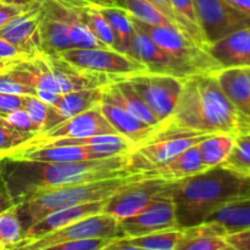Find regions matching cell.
<instances>
[{
	"mask_svg": "<svg viewBox=\"0 0 250 250\" xmlns=\"http://www.w3.org/2000/svg\"><path fill=\"white\" fill-rule=\"evenodd\" d=\"M127 155L73 163H43L14 156L0 159V180L16 205L34 193L131 175Z\"/></svg>",
	"mask_w": 250,
	"mask_h": 250,
	"instance_id": "cell-1",
	"label": "cell"
},
{
	"mask_svg": "<svg viewBox=\"0 0 250 250\" xmlns=\"http://www.w3.org/2000/svg\"><path fill=\"white\" fill-rule=\"evenodd\" d=\"M159 127L237 136L239 119L216 75L197 73L183 80L182 90L172 114Z\"/></svg>",
	"mask_w": 250,
	"mask_h": 250,
	"instance_id": "cell-2",
	"label": "cell"
},
{
	"mask_svg": "<svg viewBox=\"0 0 250 250\" xmlns=\"http://www.w3.org/2000/svg\"><path fill=\"white\" fill-rule=\"evenodd\" d=\"M171 195L178 226H194L220 208L250 198V176L219 165L173 181Z\"/></svg>",
	"mask_w": 250,
	"mask_h": 250,
	"instance_id": "cell-3",
	"label": "cell"
},
{
	"mask_svg": "<svg viewBox=\"0 0 250 250\" xmlns=\"http://www.w3.org/2000/svg\"><path fill=\"white\" fill-rule=\"evenodd\" d=\"M139 178H142L139 173H131L120 177L53 188V189L34 193L22 203L16 204L17 214L21 220L23 232L55 210L83 204V203L106 200L120 188Z\"/></svg>",
	"mask_w": 250,
	"mask_h": 250,
	"instance_id": "cell-4",
	"label": "cell"
},
{
	"mask_svg": "<svg viewBox=\"0 0 250 250\" xmlns=\"http://www.w3.org/2000/svg\"><path fill=\"white\" fill-rule=\"evenodd\" d=\"M209 136L211 134L158 127L153 136L127 154V172L142 173L163 165L189 146L199 144Z\"/></svg>",
	"mask_w": 250,
	"mask_h": 250,
	"instance_id": "cell-5",
	"label": "cell"
},
{
	"mask_svg": "<svg viewBox=\"0 0 250 250\" xmlns=\"http://www.w3.org/2000/svg\"><path fill=\"white\" fill-rule=\"evenodd\" d=\"M131 20L136 28L148 34L161 49L190 66L198 73H216L222 70L221 65L207 48L198 45L194 41L173 26H154L144 23L132 16Z\"/></svg>",
	"mask_w": 250,
	"mask_h": 250,
	"instance_id": "cell-6",
	"label": "cell"
},
{
	"mask_svg": "<svg viewBox=\"0 0 250 250\" xmlns=\"http://www.w3.org/2000/svg\"><path fill=\"white\" fill-rule=\"evenodd\" d=\"M119 219L102 211L72 222L68 226L45 234L36 241L23 246V250H49L54 246L65 242L89 238H122Z\"/></svg>",
	"mask_w": 250,
	"mask_h": 250,
	"instance_id": "cell-7",
	"label": "cell"
},
{
	"mask_svg": "<svg viewBox=\"0 0 250 250\" xmlns=\"http://www.w3.org/2000/svg\"><path fill=\"white\" fill-rule=\"evenodd\" d=\"M56 55L78 67L112 76L116 80L146 72V66L139 61L115 49L71 48Z\"/></svg>",
	"mask_w": 250,
	"mask_h": 250,
	"instance_id": "cell-8",
	"label": "cell"
},
{
	"mask_svg": "<svg viewBox=\"0 0 250 250\" xmlns=\"http://www.w3.org/2000/svg\"><path fill=\"white\" fill-rule=\"evenodd\" d=\"M160 124L172 114L182 90L183 80L161 73L142 72L126 77Z\"/></svg>",
	"mask_w": 250,
	"mask_h": 250,
	"instance_id": "cell-9",
	"label": "cell"
},
{
	"mask_svg": "<svg viewBox=\"0 0 250 250\" xmlns=\"http://www.w3.org/2000/svg\"><path fill=\"white\" fill-rule=\"evenodd\" d=\"M195 14L208 46L224 37L249 28L250 17L226 0H193Z\"/></svg>",
	"mask_w": 250,
	"mask_h": 250,
	"instance_id": "cell-10",
	"label": "cell"
},
{
	"mask_svg": "<svg viewBox=\"0 0 250 250\" xmlns=\"http://www.w3.org/2000/svg\"><path fill=\"white\" fill-rule=\"evenodd\" d=\"M171 183L159 178H139L107 198L104 211L119 220L131 216L155 202L170 188Z\"/></svg>",
	"mask_w": 250,
	"mask_h": 250,
	"instance_id": "cell-11",
	"label": "cell"
},
{
	"mask_svg": "<svg viewBox=\"0 0 250 250\" xmlns=\"http://www.w3.org/2000/svg\"><path fill=\"white\" fill-rule=\"evenodd\" d=\"M170 188L149 207L131 216L120 219V229L124 237H139L154 232L181 229L176 217L175 203Z\"/></svg>",
	"mask_w": 250,
	"mask_h": 250,
	"instance_id": "cell-12",
	"label": "cell"
},
{
	"mask_svg": "<svg viewBox=\"0 0 250 250\" xmlns=\"http://www.w3.org/2000/svg\"><path fill=\"white\" fill-rule=\"evenodd\" d=\"M102 134H119L102 114L99 104L81 114L65 120L54 128L41 132L34 136L24 149L42 146L49 142L62 138H82V137L102 136Z\"/></svg>",
	"mask_w": 250,
	"mask_h": 250,
	"instance_id": "cell-13",
	"label": "cell"
},
{
	"mask_svg": "<svg viewBox=\"0 0 250 250\" xmlns=\"http://www.w3.org/2000/svg\"><path fill=\"white\" fill-rule=\"evenodd\" d=\"M131 56L146 66L148 72L173 76L181 80L198 73L190 66L186 65L185 62L166 53L148 34L136 27H134Z\"/></svg>",
	"mask_w": 250,
	"mask_h": 250,
	"instance_id": "cell-14",
	"label": "cell"
},
{
	"mask_svg": "<svg viewBox=\"0 0 250 250\" xmlns=\"http://www.w3.org/2000/svg\"><path fill=\"white\" fill-rule=\"evenodd\" d=\"M38 9L43 53L58 54L73 48L70 29L61 14L60 0H39Z\"/></svg>",
	"mask_w": 250,
	"mask_h": 250,
	"instance_id": "cell-15",
	"label": "cell"
},
{
	"mask_svg": "<svg viewBox=\"0 0 250 250\" xmlns=\"http://www.w3.org/2000/svg\"><path fill=\"white\" fill-rule=\"evenodd\" d=\"M239 119V134L250 132V66L222 68L215 73Z\"/></svg>",
	"mask_w": 250,
	"mask_h": 250,
	"instance_id": "cell-16",
	"label": "cell"
},
{
	"mask_svg": "<svg viewBox=\"0 0 250 250\" xmlns=\"http://www.w3.org/2000/svg\"><path fill=\"white\" fill-rule=\"evenodd\" d=\"M46 56H48L54 78L58 83L60 94H66V93L75 92V90L104 87L110 82L117 81L112 76L85 70V68L72 65V63L62 60L56 54H46Z\"/></svg>",
	"mask_w": 250,
	"mask_h": 250,
	"instance_id": "cell-17",
	"label": "cell"
},
{
	"mask_svg": "<svg viewBox=\"0 0 250 250\" xmlns=\"http://www.w3.org/2000/svg\"><path fill=\"white\" fill-rule=\"evenodd\" d=\"M105 202L106 200L83 203V204L62 208V209L50 212V214L44 216L43 219L37 221L36 224H33L24 231L23 241H22L19 249H22L26 244L31 243V242L36 241V239L41 238V237L45 236V234L51 233V232L58 231V229H62V227L68 226L72 222L78 221V220L83 219V217L104 211Z\"/></svg>",
	"mask_w": 250,
	"mask_h": 250,
	"instance_id": "cell-18",
	"label": "cell"
},
{
	"mask_svg": "<svg viewBox=\"0 0 250 250\" xmlns=\"http://www.w3.org/2000/svg\"><path fill=\"white\" fill-rule=\"evenodd\" d=\"M39 9L38 2L20 14L14 20L0 28V38L11 42L34 56L38 53H43V46L39 31Z\"/></svg>",
	"mask_w": 250,
	"mask_h": 250,
	"instance_id": "cell-19",
	"label": "cell"
},
{
	"mask_svg": "<svg viewBox=\"0 0 250 250\" xmlns=\"http://www.w3.org/2000/svg\"><path fill=\"white\" fill-rule=\"evenodd\" d=\"M102 102L110 103V104L121 107L125 111L129 112L149 126L159 127L160 125L155 115L146 106L144 100L137 94V92L126 78H120L104 85Z\"/></svg>",
	"mask_w": 250,
	"mask_h": 250,
	"instance_id": "cell-20",
	"label": "cell"
},
{
	"mask_svg": "<svg viewBox=\"0 0 250 250\" xmlns=\"http://www.w3.org/2000/svg\"><path fill=\"white\" fill-rule=\"evenodd\" d=\"M102 98L103 87L75 90V92L62 94L58 104L55 106H50L49 109L48 117H46V121L41 132L49 131L65 120L100 104Z\"/></svg>",
	"mask_w": 250,
	"mask_h": 250,
	"instance_id": "cell-21",
	"label": "cell"
},
{
	"mask_svg": "<svg viewBox=\"0 0 250 250\" xmlns=\"http://www.w3.org/2000/svg\"><path fill=\"white\" fill-rule=\"evenodd\" d=\"M222 68L250 66V27L239 29L208 46Z\"/></svg>",
	"mask_w": 250,
	"mask_h": 250,
	"instance_id": "cell-22",
	"label": "cell"
},
{
	"mask_svg": "<svg viewBox=\"0 0 250 250\" xmlns=\"http://www.w3.org/2000/svg\"><path fill=\"white\" fill-rule=\"evenodd\" d=\"M208 170L203 165L199 156V149L197 146H189L188 149L183 150L182 153L177 154L170 159L168 161L164 163L163 165L156 166L151 170L144 171L139 173L142 178H159L165 181H180L183 178L190 177V176L198 175Z\"/></svg>",
	"mask_w": 250,
	"mask_h": 250,
	"instance_id": "cell-23",
	"label": "cell"
},
{
	"mask_svg": "<svg viewBox=\"0 0 250 250\" xmlns=\"http://www.w3.org/2000/svg\"><path fill=\"white\" fill-rule=\"evenodd\" d=\"M226 234L224 226L209 220L194 226L183 227L177 250H231L225 238Z\"/></svg>",
	"mask_w": 250,
	"mask_h": 250,
	"instance_id": "cell-24",
	"label": "cell"
},
{
	"mask_svg": "<svg viewBox=\"0 0 250 250\" xmlns=\"http://www.w3.org/2000/svg\"><path fill=\"white\" fill-rule=\"evenodd\" d=\"M99 106L102 110V114L106 117V120L116 129L117 133L128 139L133 144V149L141 143H143L149 137L153 136L158 129V127L144 124L141 120H138L133 115L125 111L124 109L116 106V105L100 102Z\"/></svg>",
	"mask_w": 250,
	"mask_h": 250,
	"instance_id": "cell-25",
	"label": "cell"
},
{
	"mask_svg": "<svg viewBox=\"0 0 250 250\" xmlns=\"http://www.w3.org/2000/svg\"><path fill=\"white\" fill-rule=\"evenodd\" d=\"M14 158L43 163H73V161L104 159L84 146H48L19 151Z\"/></svg>",
	"mask_w": 250,
	"mask_h": 250,
	"instance_id": "cell-26",
	"label": "cell"
},
{
	"mask_svg": "<svg viewBox=\"0 0 250 250\" xmlns=\"http://www.w3.org/2000/svg\"><path fill=\"white\" fill-rule=\"evenodd\" d=\"M182 239V229L154 232L139 237H122L115 239L105 250H177Z\"/></svg>",
	"mask_w": 250,
	"mask_h": 250,
	"instance_id": "cell-27",
	"label": "cell"
},
{
	"mask_svg": "<svg viewBox=\"0 0 250 250\" xmlns=\"http://www.w3.org/2000/svg\"><path fill=\"white\" fill-rule=\"evenodd\" d=\"M99 10L112 29L115 37V50L131 56L134 34V26L131 16L125 10L112 5H99Z\"/></svg>",
	"mask_w": 250,
	"mask_h": 250,
	"instance_id": "cell-28",
	"label": "cell"
},
{
	"mask_svg": "<svg viewBox=\"0 0 250 250\" xmlns=\"http://www.w3.org/2000/svg\"><path fill=\"white\" fill-rule=\"evenodd\" d=\"M207 220L215 221L224 226L227 234L250 229V198L220 208Z\"/></svg>",
	"mask_w": 250,
	"mask_h": 250,
	"instance_id": "cell-29",
	"label": "cell"
},
{
	"mask_svg": "<svg viewBox=\"0 0 250 250\" xmlns=\"http://www.w3.org/2000/svg\"><path fill=\"white\" fill-rule=\"evenodd\" d=\"M236 136L229 133H215L198 144L199 156L207 168L215 167L224 163L233 148Z\"/></svg>",
	"mask_w": 250,
	"mask_h": 250,
	"instance_id": "cell-30",
	"label": "cell"
},
{
	"mask_svg": "<svg viewBox=\"0 0 250 250\" xmlns=\"http://www.w3.org/2000/svg\"><path fill=\"white\" fill-rule=\"evenodd\" d=\"M109 5L125 10L129 16L144 23L154 26H173L172 22L148 0H110Z\"/></svg>",
	"mask_w": 250,
	"mask_h": 250,
	"instance_id": "cell-31",
	"label": "cell"
},
{
	"mask_svg": "<svg viewBox=\"0 0 250 250\" xmlns=\"http://www.w3.org/2000/svg\"><path fill=\"white\" fill-rule=\"evenodd\" d=\"M23 233L16 205L0 212V250L19 249L23 241Z\"/></svg>",
	"mask_w": 250,
	"mask_h": 250,
	"instance_id": "cell-32",
	"label": "cell"
},
{
	"mask_svg": "<svg viewBox=\"0 0 250 250\" xmlns=\"http://www.w3.org/2000/svg\"><path fill=\"white\" fill-rule=\"evenodd\" d=\"M171 4H172L176 16L180 20L181 24L186 29L189 38L194 41L198 45L208 49V43L200 29L197 14H195L194 1L193 0H171Z\"/></svg>",
	"mask_w": 250,
	"mask_h": 250,
	"instance_id": "cell-33",
	"label": "cell"
},
{
	"mask_svg": "<svg viewBox=\"0 0 250 250\" xmlns=\"http://www.w3.org/2000/svg\"><path fill=\"white\" fill-rule=\"evenodd\" d=\"M221 165L250 176V132L237 134L231 153Z\"/></svg>",
	"mask_w": 250,
	"mask_h": 250,
	"instance_id": "cell-34",
	"label": "cell"
},
{
	"mask_svg": "<svg viewBox=\"0 0 250 250\" xmlns=\"http://www.w3.org/2000/svg\"><path fill=\"white\" fill-rule=\"evenodd\" d=\"M34 136L36 133L32 132L20 131L7 125H0V150L4 154V158L23 150Z\"/></svg>",
	"mask_w": 250,
	"mask_h": 250,
	"instance_id": "cell-35",
	"label": "cell"
},
{
	"mask_svg": "<svg viewBox=\"0 0 250 250\" xmlns=\"http://www.w3.org/2000/svg\"><path fill=\"white\" fill-rule=\"evenodd\" d=\"M0 92L15 95L36 94V89L23 80L16 65L0 73Z\"/></svg>",
	"mask_w": 250,
	"mask_h": 250,
	"instance_id": "cell-36",
	"label": "cell"
},
{
	"mask_svg": "<svg viewBox=\"0 0 250 250\" xmlns=\"http://www.w3.org/2000/svg\"><path fill=\"white\" fill-rule=\"evenodd\" d=\"M22 107L29 115L33 124L38 126L39 131H42L46 121V117H48L50 106L42 102V100H39L36 95H26Z\"/></svg>",
	"mask_w": 250,
	"mask_h": 250,
	"instance_id": "cell-37",
	"label": "cell"
},
{
	"mask_svg": "<svg viewBox=\"0 0 250 250\" xmlns=\"http://www.w3.org/2000/svg\"><path fill=\"white\" fill-rule=\"evenodd\" d=\"M115 239L110 238H89L80 241L65 242L54 246L51 250H105Z\"/></svg>",
	"mask_w": 250,
	"mask_h": 250,
	"instance_id": "cell-38",
	"label": "cell"
},
{
	"mask_svg": "<svg viewBox=\"0 0 250 250\" xmlns=\"http://www.w3.org/2000/svg\"><path fill=\"white\" fill-rule=\"evenodd\" d=\"M4 120L6 121V125L14 128L20 129V131L24 132H32V133H39L38 126L33 124L29 115L27 114L26 110L23 107L14 110V111L9 112V114L4 115Z\"/></svg>",
	"mask_w": 250,
	"mask_h": 250,
	"instance_id": "cell-39",
	"label": "cell"
},
{
	"mask_svg": "<svg viewBox=\"0 0 250 250\" xmlns=\"http://www.w3.org/2000/svg\"><path fill=\"white\" fill-rule=\"evenodd\" d=\"M32 58L31 54L24 51L20 46L15 45L11 42L6 41L4 38H0V59L4 60H26Z\"/></svg>",
	"mask_w": 250,
	"mask_h": 250,
	"instance_id": "cell-40",
	"label": "cell"
},
{
	"mask_svg": "<svg viewBox=\"0 0 250 250\" xmlns=\"http://www.w3.org/2000/svg\"><path fill=\"white\" fill-rule=\"evenodd\" d=\"M225 238L231 250H250V229L232 232L226 234Z\"/></svg>",
	"mask_w": 250,
	"mask_h": 250,
	"instance_id": "cell-41",
	"label": "cell"
},
{
	"mask_svg": "<svg viewBox=\"0 0 250 250\" xmlns=\"http://www.w3.org/2000/svg\"><path fill=\"white\" fill-rule=\"evenodd\" d=\"M24 98L26 95L6 94V93L0 92V115L4 116L9 112L23 106Z\"/></svg>",
	"mask_w": 250,
	"mask_h": 250,
	"instance_id": "cell-42",
	"label": "cell"
},
{
	"mask_svg": "<svg viewBox=\"0 0 250 250\" xmlns=\"http://www.w3.org/2000/svg\"><path fill=\"white\" fill-rule=\"evenodd\" d=\"M109 1H110V0H109ZM148 1L151 2L154 6L158 7V9L160 10V11L163 12V14L165 15V16L167 17V19L170 20L171 22H172V24L176 27V28L178 29V31H181L182 33H185L186 36H188L187 32H186V29L183 28V26L181 24L180 20H178L177 16H176L175 11H173L172 4H171V0H148ZM188 37H189V36H188Z\"/></svg>",
	"mask_w": 250,
	"mask_h": 250,
	"instance_id": "cell-43",
	"label": "cell"
},
{
	"mask_svg": "<svg viewBox=\"0 0 250 250\" xmlns=\"http://www.w3.org/2000/svg\"><path fill=\"white\" fill-rule=\"evenodd\" d=\"M33 6V5H32ZM31 6H22V5H14V4H4L0 2V28L4 27L5 24L9 23L11 20L19 16L20 14L28 10Z\"/></svg>",
	"mask_w": 250,
	"mask_h": 250,
	"instance_id": "cell-44",
	"label": "cell"
},
{
	"mask_svg": "<svg viewBox=\"0 0 250 250\" xmlns=\"http://www.w3.org/2000/svg\"><path fill=\"white\" fill-rule=\"evenodd\" d=\"M34 95H36L39 100H42V102L45 103L46 105H49V106H55L62 94H59V93L50 92V90L45 89H37Z\"/></svg>",
	"mask_w": 250,
	"mask_h": 250,
	"instance_id": "cell-45",
	"label": "cell"
},
{
	"mask_svg": "<svg viewBox=\"0 0 250 250\" xmlns=\"http://www.w3.org/2000/svg\"><path fill=\"white\" fill-rule=\"evenodd\" d=\"M12 202L10 199L9 194H7L6 189H5L4 185H2L1 180H0V212L5 211L6 209L12 207Z\"/></svg>",
	"mask_w": 250,
	"mask_h": 250,
	"instance_id": "cell-46",
	"label": "cell"
},
{
	"mask_svg": "<svg viewBox=\"0 0 250 250\" xmlns=\"http://www.w3.org/2000/svg\"><path fill=\"white\" fill-rule=\"evenodd\" d=\"M226 1H229L232 6L250 17V0H226Z\"/></svg>",
	"mask_w": 250,
	"mask_h": 250,
	"instance_id": "cell-47",
	"label": "cell"
},
{
	"mask_svg": "<svg viewBox=\"0 0 250 250\" xmlns=\"http://www.w3.org/2000/svg\"><path fill=\"white\" fill-rule=\"evenodd\" d=\"M19 62V60H4V59H0V73L9 70V68L14 67V66Z\"/></svg>",
	"mask_w": 250,
	"mask_h": 250,
	"instance_id": "cell-48",
	"label": "cell"
},
{
	"mask_svg": "<svg viewBox=\"0 0 250 250\" xmlns=\"http://www.w3.org/2000/svg\"><path fill=\"white\" fill-rule=\"evenodd\" d=\"M85 1L97 5H109V0H85Z\"/></svg>",
	"mask_w": 250,
	"mask_h": 250,
	"instance_id": "cell-49",
	"label": "cell"
},
{
	"mask_svg": "<svg viewBox=\"0 0 250 250\" xmlns=\"http://www.w3.org/2000/svg\"><path fill=\"white\" fill-rule=\"evenodd\" d=\"M0 125H6V121L4 120V116H2V115H0Z\"/></svg>",
	"mask_w": 250,
	"mask_h": 250,
	"instance_id": "cell-50",
	"label": "cell"
},
{
	"mask_svg": "<svg viewBox=\"0 0 250 250\" xmlns=\"http://www.w3.org/2000/svg\"><path fill=\"white\" fill-rule=\"evenodd\" d=\"M2 158H4V154H2V151L0 150V159H2Z\"/></svg>",
	"mask_w": 250,
	"mask_h": 250,
	"instance_id": "cell-51",
	"label": "cell"
}]
</instances>
